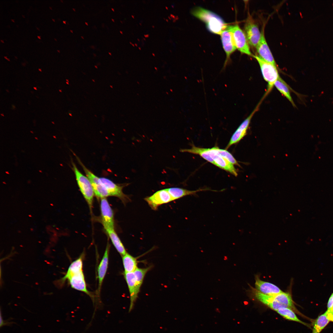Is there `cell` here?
<instances>
[{
  "label": "cell",
  "mask_w": 333,
  "mask_h": 333,
  "mask_svg": "<svg viewBox=\"0 0 333 333\" xmlns=\"http://www.w3.org/2000/svg\"><path fill=\"white\" fill-rule=\"evenodd\" d=\"M124 276L128 285L130 297V304L129 312L133 309L134 303L138 297L140 287L137 282L134 272L124 273Z\"/></svg>",
  "instance_id": "8fae6325"
},
{
  "label": "cell",
  "mask_w": 333,
  "mask_h": 333,
  "mask_svg": "<svg viewBox=\"0 0 333 333\" xmlns=\"http://www.w3.org/2000/svg\"><path fill=\"white\" fill-rule=\"evenodd\" d=\"M260 58L263 60L277 66L276 62L265 40L264 32H261L260 40L256 47Z\"/></svg>",
  "instance_id": "4fadbf2b"
},
{
  "label": "cell",
  "mask_w": 333,
  "mask_h": 333,
  "mask_svg": "<svg viewBox=\"0 0 333 333\" xmlns=\"http://www.w3.org/2000/svg\"><path fill=\"white\" fill-rule=\"evenodd\" d=\"M37 37H38V38H39V39H41V38H40V36H37Z\"/></svg>",
  "instance_id": "d6a6232c"
},
{
  "label": "cell",
  "mask_w": 333,
  "mask_h": 333,
  "mask_svg": "<svg viewBox=\"0 0 333 333\" xmlns=\"http://www.w3.org/2000/svg\"><path fill=\"white\" fill-rule=\"evenodd\" d=\"M105 231L114 246L121 257L126 254L127 252L114 229H108Z\"/></svg>",
  "instance_id": "44dd1931"
},
{
  "label": "cell",
  "mask_w": 333,
  "mask_h": 333,
  "mask_svg": "<svg viewBox=\"0 0 333 333\" xmlns=\"http://www.w3.org/2000/svg\"><path fill=\"white\" fill-rule=\"evenodd\" d=\"M111 10H113V12H114V9H113V8H111Z\"/></svg>",
  "instance_id": "836d02e7"
},
{
  "label": "cell",
  "mask_w": 333,
  "mask_h": 333,
  "mask_svg": "<svg viewBox=\"0 0 333 333\" xmlns=\"http://www.w3.org/2000/svg\"><path fill=\"white\" fill-rule=\"evenodd\" d=\"M63 23H64L65 24H66V21H63Z\"/></svg>",
  "instance_id": "1f68e13d"
},
{
  "label": "cell",
  "mask_w": 333,
  "mask_h": 333,
  "mask_svg": "<svg viewBox=\"0 0 333 333\" xmlns=\"http://www.w3.org/2000/svg\"><path fill=\"white\" fill-rule=\"evenodd\" d=\"M81 38H82L83 39H84V37H83V36H81Z\"/></svg>",
  "instance_id": "681fc988"
},
{
  "label": "cell",
  "mask_w": 333,
  "mask_h": 333,
  "mask_svg": "<svg viewBox=\"0 0 333 333\" xmlns=\"http://www.w3.org/2000/svg\"><path fill=\"white\" fill-rule=\"evenodd\" d=\"M260 66L262 75L268 83V88L264 97L271 91L276 81L280 77L277 66L267 62L260 58L257 55L253 56Z\"/></svg>",
  "instance_id": "3957f363"
},
{
  "label": "cell",
  "mask_w": 333,
  "mask_h": 333,
  "mask_svg": "<svg viewBox=\"0 0 333 333\" xmlns=\"http://www.w3.org/2000/svg\"><path fill=\"white\" fill-rule=\"evenodd\" d=\"M120 33H121V34H122V32H121V31H120Z\"/></svg>",
  "instance_id": "11a10c76"
},
{
  "label": "cell",
  "mask_w": 333,
  "mask_h": 333,
  "mask_svg": "<svg viewBox=\"0 0 333 333\" xmlns=\"http://www.w3.org/2000/svg\"><path fill=\"white\" fill-rule=\"evenodd\" d=\"M99 180L106 189L109 196L119 198L124 203H125L130 200L129 197L122 191L123 186L118 185L110 179L105 177H99Z\"/></svg>",
  "instance_id": "30bf717a"
},
{
  "label": "cell",
  "mask_w": 333,
  "mask_h": 333,
  "mask_svg": "<svg viewBox=\"0 0 333 333\" xmlns=\"http://www.w3.org/2000/svg\"><path fill=\"white\" fill-rule=\"evenodd\" d=\"M180 151L187 152L193 154H198L208 161L215 165V162L210 155L208 148H202L192 145L191 149H181Z\"/></svg>",
  "instance_id": "7402d4cb"
},
{
  "label": "cell",
  "mask_w": 333,
  "mask_h": 333,
  "mask_svg": "<svg viewBox=\"0 0 333 333\" xmlns=\"http://www.w3.org/2000/svg\"><path fill=\"white\" fill-rule=\"evenodd\" d=\"M274 299L279 302L285 305L288 308H294L293 301L290 294L286 292H282L274 295Z\"/></svg>",
  "instance_id": "4316f807"
},
{
  "label": "cell",
  "mask_w": 333,
  "mask_h": 333,
  "mask_svg": "<svg viewBox=\"0 0 333 333\" xmlns=\"http://www.w3.org/2000/svg\"><path fill=\"white\" fill-rule=\"evenodd\" d=\"M101 221L105 230L114 229V213L106 197L101 199Z\"/></svg>",
  "instance_id": "8992f818"
},
{
  "label": "cell",
  "mask_w": 333,
  "mask_h": 333,
  "mask_svg": "<svg viewBox=\"0 0 333 333\" xmlns=\"http://www.w3.org/2000/svg\"><path fill=\"white\" fill-rule=\"evenodd\" d=\"M109 55H111V53H110V52H109Z\"/></svg>",
  "instance_id": "b9f144b4"
},
{
  "label": "cell",
  "mask_w": 333,
  "mask_h": 333,
  "mask_svg": "<svg viewBox=\"0 0 333 333\" xmlns=\"http://www.w3.org/2000/svg\"><path fill=\"white\" fill-rule=\"evenodd\" d=\"M261 103L259 102L251 114L242 122L232 135L226 147V150L232 145L239 142L246 135L247 130L251 120L255 113L258 110Z\"/></svg>",
  "instance_id": "52a82bcc"
},
{
  "label": "cell",
  "mask_w": 333,
  "mask_h": 333,
  "mask_svg": "<svg viewBox=\"0 0 333 333\" xmlns=\"http://www.w3.org/2000/svg\"><path fill=\"white\" fill-rule=\"evenodd\" d=\"M277 313L284 318L288 320L299 323L308 327L310 325L300 320L297 317L294 312L290 308L283 307L279 309L276 311Z\"/></svg>",
  "instance_id": "484cf974"
},
{
  "label": "cell",
  "mask_w": 333,
  "mask_h": 333,
  "mask_svg": "<svg viewBox=\"0 0 333 333\" xmlns=\"http://www.w3.org/2000/svg\"><path fill=\"white\" fill-rule=\"evenodd\" d=\"M49 8H50V9H51V10H52V8H51V7H49Z\"/></svg>",
  "instance_id": "f907efd6"
},
{
  "label": "cell",
  "mask_w": 333,
  "mask_h": 333,
  "mask_svg": "<svg viewBox=\"0 0 333 333\" xmlns=\"http://www.w3.org/2000/svg\"><path fill=\"white\" fill-rule=\"evenodd\" d=\"M60 1H61V2H63V1H62V0H61Z\"/></svg>",
  "instance_id": "9f6ffc18"
},
{
  "label": "cell",
  "mask_w": 333,
  "mask_h": 333,
  "mask_svg": "<svg viewBox=\"0 0 333 333\" xmlns=\"http://www.w3.org/2000/svg\"><path fill=\"white\" fill-rule=\"evenodd\" d=\"M6 59L7 60H8L9 61H10V60L9 59H8V58H7Z\"/></svg>",
  "instance_id": "7bdbcfd3"
},
{
  "label": "cell",
  "mask_w": 333,
  "mask_h": 333,
  "mask_svg": "<svg viewBox=\"0 0 333 333\" xmlns=\"http://www.w3.org/2000/svg\"><path fill=\"white\" fill-rule=\"evenodd\" d=\"M57 51H58V52H60V50H57Z\"/></svg>",
  "instance_id": "bcb514c9"
},
{
  "label": "cell",
  "mask_w": 333,
  "mask_h": 333,
  "mask_svg": "<svg viewBox=\"0 0 333 333\" xmlns=\"http://www.w3.org/2000/svg\"><path fill=\"white\" fill-rule=\"evenodd\" d=\"M1 41L2 43H4L3 41V40H1Z\"/></svg>",
  "instance_id": "60d3db41"
},
{
  "label": "cell",
  "mask_w": 333,
  "mask_h": 333,
  "mask_svg": "<svg viewBox=\"0 0 333 333\" xmlns=\"http://www.w3.org/2000/svg\"><path fill=\"white\" fill-rule=\"evenodd\" d=\"M11 21H13V22H14V20L13 19H11Z\"/></svg>",
  "instance_id": "ab89813d"
},
{
  "label": "cell",
  "mask_w": 333,
  "mask_h": 333,
  "mask_svg": "<svg viewBox=\"0 0 333 333\" xmlns=\"http://www.w3.org/2000/svg\"><path fill=\"white\" fill-rule=\"evenodd\" d=\"M145 200L153 210H156L160 205L174 200L167 189L157 191L152 195L146 197Z\"/></svg>",
  "instance_id": "ba28073f"
},
{
  "label": "cell",
  "mask_w": 333,
  "mask_h": 333,
  "mask_svg": "<svg viewBox=\"0 0 333 333\" xmlns=\"http://www.w3.org/2000/svg\"><path fill=\"white\" fill-rule=\"evenodd\" d=\"M36 28L38 30H39V29L37 27H36Z\"/></svg>",
  "instance_id": "7dc6e473"
},
{
  "label": "cell",
  "mask_w": 333,
  "mask_h": 333,
  "mask_svg": "<svg viewBox=\"0 0 333 333\" xmlns=\"http://www.w3.org/2000/svg\"><path fill=\"white\" fill-rule=\"evenodd\" d=\"M210 155L215 162V165L232 174L235 176H237L236 169L231 164L220 155L216 154L211 148H208Z\"/></svg>",
  "instance_id": "9a60e30c"
},
{
  "label": "cell",
  "mask_w": 333,
  "mask_h": 333,
  "mask_svg": "<svg viewBox=\"0 0 333 333\" xmlns=\"http://www.w3.org/2000/svg\"><path fill=\"white\" fill-rule=\"evenodd\" d=\"M15 58H16V59H17V57H16V56H15Z\"/></svg>",
  "instance_id": "db71d44e"
},
{
  "label": "cell",
  "mask_w": 333,
  "mask_h": 333,
  "mask_svg": "<svg viewBox=\"0 0 333 333\" xmlns=\"http://www.w3.org/2000/svg\"><path fill=\"white\" fill-rule=\"evenodd\" d=\"M151 268V266L143 268H138L133 272L135 276L136 281L140 287L143 283L146 274Z\"/></svg>",
  "instance_id": "f1b7e54d"
},
{
  "label": "cell",
  "mask_w": 333,
  "mask_h": 333,
  "mask_svg": "<svg viewBox=\"0 0 333 333\" xmlns=\"http://www.w3.org/2000/svg\"><path fill=\"white\" fill-rule=\"evenodd\" d=\"M1 115L3 116H4V115L3 114H1Z\"/></svg>",
  "instance_id": "816d5d0a"
},
{
  "label": "cell",
  "mask_w": 333,
  "mask_h": 333,
  "mask_svg": "<svg viewBox=\"0 0 333 333\" xmlns=\"http://www.w3.org/2000/svg\"><path fill=\"white\" fill-rule=\"evenodd\" d=\"M39 71H40V72H41V71H42V70H41V69H39Z\"/></svg>",
  "instance_id": "ee69618b"
},
{
  "label": "cell",
  "mask_w": 333,
  "mask_h": 333,
  "mask_svg": "<svg viewBox=\"0 0 333 333\" xmlns=\"http://www.w3.org/2000/svg\"><path fill=\"white\" fill-rule=\"evenodd\" d=\"M191 13L194 17L205 23L208 30L213 33L220 35L228 26L220 16L204 8L195 7L192 10Z\"/></svg>",
  "instance_id": "6da1fadb"
},
{
  "label": "cell",
  "mask_w": 333,
  "mask_h": 333,
  "mask_svg": "<svg viewBox=\"0 0 333 333\" xmlns=\"http://www.w3.org/2000/svg\"><path fill=\"white\" fill-rule=\"evenodd\" d=\"M34 89H35L36 90H37V89L36 88V87H34Z\"/></svg>",
  "instance_id": "e575fe53"
},
{
  "label": "cell",
  "mask_w": 333,
  "mask_h": 333,
  "mask_svg": "<svg viewBox=\"0 0 333 333\" xmlns=\"http://www.w3.org/2000/svg\"><path fill=\"white\" fill-rule=\"evenodd\" d=\"M220 35L223 47L226 54V59L224 66V68L230 59L231 55L237 49L232 35L227 27L222 31Z\"/></svg>",
  "instance_id": "7c38bea8"
},
{
  "label": "cell",
  "mask_w": 333,
  "mask_h": 333,
  "mask_svg": "<svg viewBox=\"0 0 333 333\" xmlns=\"http://www.w3.org/2000/svg\"><path fill=\"white\" fill-rule=\"evenodd\" d=\"M333 307V292L330 296L327 304V311H330Z\"/></svg>",
  "instance_id": "f546056e"
},
{
  "label": "cell",
  "mask_w": 333,
  "mask_h": 333,
  "mask_svg": "<svg viewBox=\"0 0 333 333\" xmlns=\"http://www.w3.org/2000/svg\"><path fill=\"white\" fill-rule=\"evenodd\" d=\"M67 280L72 288L82 291L92 297L91 294L87 289L83 271L73 275Z\"/></svg>",
  "instance_id": "2e32d148"
},
{
  "label": "cell",
  "mask_w": 333,
  "mask_h": 333,
  "mask_svg": "<svg viewBox=\"0 0 333 333\" xmlns=\"http://www.w3.org/2000/svg\"><path fill=\"white\" fill-rule=\"evenodd\" d=\"M329 312H330L333 315V307L332 308L331 310V311H329Z\"/></svg>",
  "instance_id": "4dcf8cb0"
},
{
  "label": "cell",
  "mask_w": 333,
  "mask_h": 333,
  "mask_svg": "<svg viewBox=\"0 0 333 333\" xmlns=\"http://www.w3.org/2000/svg\"><path fill=\"white\" fill-rule=\"evenodd\" d=\"M252 292L255 297L259 301L272 309L277 310L279 308L278 302L274 299V295H269L263 294L255 289L251 287Z\"/></svg>",
  "instance_id": "ac0fdd59"
},
{
  "label": "cell",
  "mask_w": 333,
  "mask_h": 333,
  "mask_svg": "<svg viewBox=\"0 0 333 333\" xmlns=\"http://www.w3.org/2000/svg\"><path fill=\"white\" fill-rule=\"evenodd\" d=\"M331 321L333 322V315L326 311L313 321L312 333H320Z\"/></svg>",
  "instance_id": "e0dca14e"
},
{
  "label": "cell",
  "mask_w": 333,
  "mask_h": 333,
  "mask_svg": "<svg viewBox=\"0 0 333 333\" xmlns=\"http://www.w3.org/2000/svg\"><path fill=\"white\" fill-rule=\"evenodd\" d=\"M112 19V21H113V22H114V19Z\"/></svg>",
  "instance_id": "74e56055"
},
{
  "label": "cell",
  "mask_w": 333,
  "mask_h": 333,
  "mask_svg": "<svg viewBox=\"0 0 333 333\" xmlns=\"http://www.w3.org/2000/svg\"><path fill=\"white\" fill-rule=\"evenodd\" d=\"M109 246L108 244L103 258L99 264L98 269V274L99 281L98 292L99 294L101 289L103 279L106 274L108 267Z\"/></svg>",
  "instance_id": "d6986e66"
},
{
  "label": "cell",
  "mask_w": 333,
  "mask_h": 333,
  "mask_svg": "<svg viewBox=\"0 0 333 333\" xmlns=\"http://www.w3.org/2000/svg\"><path fill=\"white\" fill-rule=\"evenodd\" d=\"M72 170L74 173L78 185L82 195L88 203L90 209L92 208L94 191L90 181L86 176L83 175L75 164L72 162Z\"/></svg>",
  "instance_id": "7a4b0ae2"
},
{
  "label": "cell",
  "mask_w": 333,
  "mask_h": 333,
  "mask_svg": "<svg viewBox=\"0 0 333 333\" xmlns=\"http://www.w3.org/2000/svg\"><path fill=\"white\" fill-rule=\"evenodd\" d=\"M227 28L232 35L236 49L242 53L253 57L245 32L238 25L228 26Z\"/></svg>",
  "instance_id": "277c9868"
},
{
  "label": "cell",
  "mask_w": 333,
  "mask_h": 333,
  "mask_svg": "<svg viewBox=\"0 0 333 333\" xmlns=\"http://www.w3.org/2000/svg\"><path fill=\"white\" fill-rule=\"evenodd\" d=\"M211 149L216 154L220 155L231 164L240 166L232 155L226 150L220 149L217 146H214Z\"/></svg>",
  "instance_id": "83f0119b"
},
{
  "label": "cell",
  "mask_w": 333,
  "mask_h": 333,
  "mask_svg": "<svg viewBox=\"0 0 333 333\" xmlns=\"http://www.w3.org/2000/svg\"><path fill=\"white\" fill-rule=\"evenodd\" d=\"M174 200L183 197L185 196L195 195L198 192L207 191H219L216 190H213L208 188H199L196 190L191 191L181 188L174 187L167 188Z\"/></svg>",
  "instance_id": "ffe728a7"
},
{
  "label": "cell",
  "mask_w": 333,
  "mask_h": 333,
  "mask_svg": "<svg viewBox=\"0 0 333 333\" xmlns=\"http://www.w3.org/2000/svg\"><path fill=\"white\" fill-rule=\"evenodd\" d=\"M255 289L263 294L268 295H273L283 292L275 285L261 280L257 276L255 277Z\"/></svg>",
  "instance_id": "5bb4252c"
},
{
  "label": "cell",
  "mask_w": 333,
  "mask_h": 333,
  "mask_svg": "<svg viewBox=\"0 0 333 333\" xmlns=\"http://www.w3.org/2000/svg\"><path fill=\"white\" fill-rule=\"evenodd\" d=\"M72 9L73 10H74V11H76V10H75V9H74V8H72Z\"/></svg>",
  "instance_id": "f35d334b"
},
{
  "label": "cell",
  "mask_w": 333,
  "mask_h": 333,
  "mask_svg": "<svg viewBox=\"0 0 333 333\" xmlns=\"http://www.w3.org/2000/svg\"><path fill=\"white\" fill-rule=\"evenodd\" d=\"M22 16H23V17L24 18V16H23V15H22Z\"/></svg>",
  "instance_id": "6f0895ef"
},
{
  "label": "cell",
  "mask_w": 333,
  "mask_h": 333,
  "mask_svg": "<svg viewBox=\"0 0 333 333\" xmlns=\"http://www.w3.org/2000/svg\"><path fill=\"white\" fill-rule=\"evenodd\" d=\"M54 39L55 40L57 41V40L55 38H54Z\"/></svg>",
  "instance_id": "f5cc1de1"
},
{
  "label": "cell",
  "mask_w": 333,
  "mask_h": 333,
  "mask_svg": "<svg viewBox=\"0 0 333 333\" xmlns=\"http://www.w3.org/2000/svg\"><path fill=\"white\" fill-rule=\"evenodd\" d=\"M274 86L289 101L294 107L296 106L291 96L290 89L288 85L280 77L275 82Z\"/></svg>",
  "instance_id": "603a6c76"
},
{
  "label": "cell",
  "mask_w": 333,
  "mask_h": 333,
  "mask_svg": "<svg viewBox=\"0 0 333 333\" xmlns=\"http://www.w3.org/2000/svg\"><path fill=\"white\" fill-rule=\"evenodd\" d=\"M85 23L87 25V26L88 25V23H87L85 22Z\"/></svg>",
  "instance_id": "d590c367"
},
{
  "label": "cell",
  "mask_w": 333,
  "mask_h": 333,
  "mask_svg": "<svg viewBox=\"0 0 333 333\" xmlns=\"http://www.w3.org/2000/svg\"><path fill=\"white\" fill-rule=\"evenodd\" d=\"M83 257L82 255H81L79 258L71 264L66 274L62 278L64 281L73 275L83 271Z\"/></svg>",
  "instance_id": "d4e9b609"
},
{
  "label": "cell",
  "mask_w": 333,
  "mask_h": 333,
  "mask_svg": "<svg viewBox=\"0 0 333 333\" xmlns=\"http://www.w3.org/2000/svg\"><path fill=\"white\" fill-rule=\"evenodd\" d=\"M244 32L250 46L256 48L261 36V32L252 17L248 15L244 25Z\"/></svg>",
  "instance_id": "5b68a950"
},
{
  "label": "cell",
  "mask_w": 333,
  "mask_h": 333,
  "mask_svg": "<svg viewBox=\"0 0 333 333\" xmlns=\"http://www.w3.org/2000/svg\"><path fill=\"white\" fill-rule=\"evenodd\" d=\"M122 257L124 272H133L138 268V261L136 257L127 253Z\"/></svg>",
  "instance_id": "cb8c5ba5"
},
{
  "label": "cell",
  "mask_w": 333,
  "mask_h": 333,
  "mask_svg": "<svg viewBox=\"0 0 333 333\" xmlns=\"http://www.w3.org/2000/svg\"><path fill=\"white\" fill-rule=\"evenodd\" d=\"M4 57L6 59L7 58V57L6 56H4Z\"/></svg>",
  "instance_id": "c3c4849f"
},
{
  "label": "cell",
  "mask_w": 333,
  "mask_h": 333,
  "mask_svg": "<svg viewBox=\"0 0 333 333\" xmlns=\"http://www.w3.org/2000/svg\"><path fill=\"white\" fill-rule=\"evenodd\" d=\"M76 157L82 167L86 176L91 182L95 195L97 198L100 199L109 196V195L106 189L100 183L99 177L87 169L82 164L79 158L77 157Z\"/></svg>",
  "instance_id": "9c48e42d"
},
{
  "label": "cell",
  "mask_w": 333,
  "mask_h": 333,
  "mask_svg": "<svg viewBox=\"0 0 333 333\" xmlns=\"http://www.w3.org/2000/svg\"><path fill=\"white\" fill-rule=\"evenodd\" d=\"M70 31H71V32L72 33H73V32L72 31V30H70Z\"/></svg>",
  "instance_id": "8d00e7d4"
},
{
  "label": "cell",
  "mask_w": 333,
  "mask_h": 333,
  "mask_svg": "<svg viewBox=\"0 0 333 333\" xmlns=\"http://www.w3.org/2000/svg\"><path fill=\"white\" fill-rule=\"evenodd\" d=\"M52 20H53V21L54 22H55V20H54V19H53L52 18Z\"/></svg>",
  "instance_id": "f6af8a7d"
}]
</instances>
